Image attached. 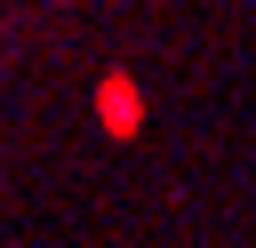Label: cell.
<instances>
[{"instance_id": "obj_1", "label": "cell", "mask_w": 256, "mask_h": 248, "mask_svg": "<svg viewBox=\"0 0 256 248\" xmlns=\"http://www.w3.org/2000/svg\"><path fill=\"white\" fill-rule=\"evenodd\" d=\"M96 112H104V128H112V136H136V120H144V96H136V80H120V72H112V80L96 88Z\"/></svg>"}]
</instances>
